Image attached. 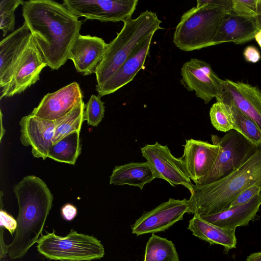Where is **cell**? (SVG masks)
Listing matches in <instances>:
<instances>
[{"label":"cell","mask_w":261,"mask_h":261,"mask_svg":"<svg viewBox=\"0 0 261 261\" xmlns=\"http://www.w3.org/2000/svg\"><path fill=\"white\" fill-rule=\"evenodd\" d=\"M108 44L101 38L80 34L69 51L68 59L83 75L96 73Z\"/></svg>","instance_id":"18"},{"label":"cell","mask_w":261,"mask_h":261,"mask_svg":"<svg viewBox=\"0 0 261 261\" xmlns=\"http://www.w3.org/2000/svg\"><path fill=\"white\" fill-rule=\"evenodd\" d=\"M257 182H261V147L229 174L213 182L194 185L188 213L201 215L227 210L242 192Z\"/></svg>","instance_id":"3"},{"label":"cell","mask_w":261,"mask_h":261,"mask_svg":"<svg viewBox=\"0 0 261 261\" xmlns=\"http://www.w3.org/2000/svg\"><path fill=\"white\" fill-rule=\"evenodd\" d=\"M188 229L194 236L211 244L221 245L227 250L236 246V229L218 227L204 221L198 215H194L189 221Z\"/></svg>","instance_id":"23"},{"label":"cell","mask_w":261,"mask_h":261,"mask_svg":"<svg viewBox=\"0 0 261 261\" xmlns=\"http://www.w3.org/2000/svg\"><path fill=\"white\" fill-rule=\"evenodd\" d=\"M229 107L233 118V129L240 133L255 147H261V129L258 125L237 108Z\"/></svg>","instance_id":"27"},{"label":"cell","mask_w":261,"mask_h":261,"mask_svg":"<svg viewBox=\"0 0 261 261\" xmlns=\"http://www.w3.org/2000/svg\"><path fill=\"white\" fill-rule=\"evenodd\" d=\"M154 178L152 169L147 161L132 162L115 167L110 176V184L128 185L143 190L146 184L151 182Z\"/></svg>","instance_id":"22"},{"label":"cell","mask_w":261,"mask_h":261,"mask_svg":"<svg viewBox=\"0 0 261 261\" xmlns=\"http://www.w3.org/2000/svg\"><path fill=\"white\" fill-rule=\"evenodd\" d=\"M259 28L256 18L226 13L220 21L211 46L225 42L246 43L255 37Z\"/></svg>","instance_id":"20"},{"label":"cell","mask_w":261,"mask_h":261,"mask_svg":"<svg viewBox=\"0 0 261 261\" xmlns=\"http://www.w3.org/2000/svg\"><path fill=\"white\" fill-rule=\"evenodd\" d=\"M254 38L261 48V29L256 34Z\"/></svg>","instance_id":"39"},{"label":"cell","mask_w":261,"mask_h":261,"mask_svg":"<svg viewBox=\"0 0 261 261\" xmlns=\"http://www.w3.org/2000/svg\"><path fill=\"white\" fill-rule=\"evenodd\" d=\"M85 105L83 101L65 116L55 121V130L53 144L75 131H81L85 120Z\"/></svg>","instance_id":"26"},{"label":"cell","mask_w":261,"mask_h":261,"mask_svg":"<svg viewBox=\"0 0 261 261\" xmlns=\"http://www.w3.org/2000/svg\"><path fill=\"white\" fill-rule=\"evenodd\" d=\"M22 16L47 65L58 70L64 65L80 35L82 22L63 4L30 0L22 5Z\"/></svg>","instance_id":"1"},{"label":"cell","mask_w":261,"mask_h":261,"mask_svg":"<svg viewBox=\"0 0 261 261\" xmlns=\"http://www.w3.org/2000/svg\"><path fill=\"white\" fill-rule=\"evenodd\" d=\"M1 261H7V260H1Z\"/></svg>","instance_id":"40"},{"label":"cell","mask_w":261,"mask_h":261,"mask_svg":"<svg viewBox=\"0 0 261 261\" xmlns=\"http://www.w3.org/2000/svg\"><path fill=\"white\" fill-rule=\"evenodd\" d=\"M184 153L180 157L190 179L200 185L213 166L220 146L216 143L190 139L183 145Z\"/></svg>","instance_id":"13"},{"label":"cell","mask_w":261,"mask_h":261,"mask_svg":"<svg viewBox=\"0 0 261 261\" xmlns=\"http://www.w3.org/2000/svg\"><path fill=\"white\" fill-rule=\"evenodd\" d=\"M261 193V182L254 184L242 192L234 200L230 207L246 204Z\"/></svg>","instance_id":"32"},{"label":"cell","mask_w":261,"mask_h":261,"mask_svg":"<svg viewBox=\"0 0 261 261\" xmlns=\"http://www.w3.org/2000/svg\"><path fill=\"white\" fill-rule=\"evenodd\" d=\"M80 133L74 132L53 144L49 149L48 158L74 165L81 151Z\"/></svg>","instance_id":"24"},{"label":"cell","mask_w":261,"mask_h":261,"mask_svg":"<svg viewBox=\"0 0 261 261\" xmlns=\"http://www.w3.org/2000/svg\"><path fill=\"white\" fill-rule=\"evenodd\" d=\"M142 155L150 164L155 178H161L171 186L181 185L190 193L194 185L192 183L180 158L174 156L167 145L155 142L140 148Z\"/></svg>","instance_id":"9"},{"label":"cell","mask_w":261,"mask_h":261,"mask_svg":"<svg viewBox=\"0 0 261 261\" xmlns=\"http://www.w3.org/2000/svg\"><path fill=\"white\" fill-rule=\"evenodd\" d=\"M217 101L237 108L261 129V91L257 87L242 82L224 80L223 94Z\"/></svg>","instance_id":"14"},{"label":"cell","mask_w":261,"mask_h":261,"mask_svg":"<svg viewBox=\"0 0 261 261\" xmlns=\"http://www.w3.org/2000/svg\"><path fill=\"white\" fill-rule=\"evenodd\" d=\"M19 211L17 227L8 254L21 258L36 243L52 207L53 196L46 184L35 175L25 176L13 188Z\"/></svg>","instance_id":"2"},{"label":"cell","mask_w":261,"mask_h":261,"mask_svg":"<svg viewBox=\"0 0 261 261\" xmlns=\"http://www.w3.org/2000/svg\"><path fill=\"white\" fill-rule=\"evenodd\" d=\"M256 18L257 19L259 30L261 29V0L258 1L257 15Z\"/></svg>","instance_id":"38"},{"label":"cell","mask_w":261,"mask_h":261,"mask_svg":"<svg viewBox=\"0 0 261 261\" xmlns=\"http://www.w3.org/2000/svg\"><path fill=\"white\" fill-rule=\"evenodd\" d=\"M227 13L230 12L216 5L214 0H197V6L181 16L173 43L186 51L211 46L218 25Z\"/></svg>","instance_id":"5"},{"label":"cell","mask_w":261,"mask_h":261,"mask_svg":"<svg viewBox=\"0 0 261 261\" xmlns=\"http://www.w3.org/2000/svg\"><path fill=\"white\" fill-rule=\"evenodd\" d=\"M36 248L46 258L61 261H90L100 259L105 255L99 240L73 229L64 237L57 235L54 230L42 235Z\"/></svg>","instance_id":"6"},{"label":"cell","mask_w":261,"mask_h":261,"mask_svg":"<svg viewBox=\"0 0 261 261\" xmlns=\"http://www.w3.org/2000/svg\"><path fill=\"white\" fill-rule=\"evenodd\" d=\"M46 66L43 55L31 36L13 69L9 83L2 88L1 99L24 91L39 80L41 71Z\"/></svg>","instance_id":"11"},{"label":"cell","mask_w":261,"mask_h":261,"mask_svg":"<svg viewBox=\"0 0 261 261\" xmlns=\"http://www.w3.org/2000/svg\"><path fill=\"white\" fill-rule=\"evenodd\" d=\"M21 0H2L0 2V29L5 36L14 30L15 27V11L17 8L22 5Z\"/></svg>","instance_id":"29"},{"label":"cell","mask_w":261,"mask_h":261,"mask_svg":"<svg viewBox=\"0 0 261 261\" xmlns=\"http://www.w3.org/2000/svg\"><path fill=\"white\" fill-rule=\"evenodd\" d=\"M245 60L249 62L256 63L260 59V54L258 49L253 46L246 47L243 53Z\"/></svg>","instance_id":"34"},{"label":"cell","mask_w":261,"mask_h":261,"mask_svg":"<svg viewBox=\"0 0 261 261\" xmlns=\"http://www.w3.org/2000/svg\"><path fill=\"white\" fill-rule=\"evenodd\" d=\"M143 261H179V257L172 241L152 233L146 243Z\"/></svg>","instance_id":"25"},{"label":"cell","mask_w":261,"mask_h":261,"mask_svg":"<svg viewBox=\"0 0 261 261\" xmlns=\"http://www.w3.org/2000/svg\"><path fill=\"white\" fill-rule=\"evenodd\" d=\"M20 140L24 146H31L34 157L45 160L53 145L55 122L41 119L31 114L23 117L19 122Z\"/></svg>","instance_id":"16"},{"label":"cell","mask_w":261,"mask_h":261,"mask_svg":"<svg viewBox=\"0 0 261 261\" xmlns=\"http://www.w3.org/2000/svg\"><path fill=\"white\" fill-rule=\"evenodd\" d=\"M83 98L79 84L73 82L44 95L31 114L41 119L55 121L70 112L83 101Z\"/></svg>","instance_id":"15"},{"label":"cell","mask_w":261,"mask_h":261,"mask_svg":"<svg viewBox=\"0 0 261 261\" xmlns=\"http://www.w3.org/2000/svg\"><path fill=\"white\" fill-rule=\"evenodd\" d=\"M85 120L88 125L97 126L102 121L105 114V106L100 97L91 95L85 105Z\"/></svg>","instance_id":"30"},{"label":"cell","mask_w":261,"mask_h":261,"mask_svg":"<svg viewBox=\"0 0 261 261\" xmlns=\"http://www.w3.org/2000/svg\"><path fill=\"white\" fill-rule=\"evenodd\" d=\"M258 0H231V13L248 18L257 15Z\"/></svg>","instance_id":"31"},{"label":"cell","mask_w":261,"mask_h":261,"mask_svg":"<svg viewBox=\"0 0 261 261\" xmlns=\"http://www.w3.org/2000/svg\"><path fill=\"white\" fill-rule=\"evenodd\" d=\"M210 117L212 125L218 130L227 133L233 128V118L230 107L221 101L211 107Z\"/></svg>","instance_id":"28"},{"label":"cell","mask_w":261,"mask_h":261,"mask_svg":"<svg viewBox=\"0 0 261 261\" xmlns=\"http://www.w3.org/2000/svg\"><path fill=\"white\" fill-rule=\"evenodd\" d=\"M161 22L156 13L148 10L135 19L123 22L121 31L108 43L97 69L96 87L108 80L141 42L162 29Z\"/></svg>","instance_id":"4"},{"label":"cell","mask_w":261,"mask_h":261,"mask_svg":"<svg viewBox=\"0 0 261 261\" xmlns=\"http://www.w3.org/2000/svg\"><path fill=\"white\" fill-rule=\"evenodd\" d=\"M153 35H150L141 42L110 78L101 86L96 87L98 96L101 97L117 91L133 81L138 72L144 68Z\"/></svg>","instance_id":"17"},{"label":"cell","mask_w":261,"mask_h":261,"mask_svg":"<svg viewBox=\"0 0 261 261\" xmlns=\"http://www.w3.org/2000/svg\"><path fill=\"white\" fill-rule=\"evenodd\" d=\"M32 36L27 24L12 32L0 42V87L9 83L13 69Z\"/></svg>","instance_id":"19"},{"label":"cell","mask_w":261,"mask_h":261,"mask_svg":"<svg viewBox=\"0 0 261 261\" xmlns=\"http://www.w3.org/2000/svg\"><path fill=\"white\" fill-rule=\"evenodd\" d=\"M138 0H64L73 14L101 22H125L132 18Z\"/></svg>","instance_id":"8"},{"label":"cell","mask_w":261,"mask_h":261,"mask_svg":"<svg viewBox=\"0 0 261 261\" xmlns=\"http://www.w3.org/2000/svg\"><path fill=\"white\" fill-rule=\"evenodd\" d=\"M62 261H66V260H62Z\"/></svg>","instance_id":"41"},{"label":"cell","mask_w":261,"mask_h":261,"mask_svg":"<svg viewBox=\"0 0 261 261\" xmlns=\"http://www.w3.org/2000/svg\"><path fill=\"white\" fill-rule=\"evenodd\" d=\"M1 250H0V257L1 258L5 257L9 251V245H6L4 241L3 234L4 229L3 227H1Z\"/></svg>","instance_id":"36"},{"label":"cell","mask_w":261,"mask_h":261,"mask_svg":"<svg viewBox=\"0 0 261 261\" xmlns=\"http://www.w3.org/2000/svg\"><path fill=\"white\" fill-rule=\"evenodd\" d=\"M211 140L220 146L219 153L211 170L198 185L213 182L229 174L248 160L258 148L234 129L221 137L212 135Z\"/></svg>","instance_id":"7"},{"label":"cell","mask_w":261,"mask_h":261,"mask_svg":"<svg viewBox=\"0 0 261 261\" xmlns=\"http://www.w3.org/2000/svg\"><path fill=\"white\" fill-rule=\"evenodd\" d=\"M189 210V203L187 199L170 198L151 211L144 212L132 225V233L139 236L165 231L182 220Z\"/></svg>","instance_id":"12"},{"label":"cell","mask_w":261,"mask_h":261,"mask_svg":"<svg viewBox=\"0 0 261 261\" xmlns=\"http://www.w3.org/2000/svg\"><path fill=\"white\" fill-rule=\"evenodd\" d=\"M261 206V193L249 202L230 207L222 212L199 215L204 221L224 228L236 229L246 226L256 216Z\"/></svg>","instance_id":"21"},{"label":"cell","mask_w":261,"mask_h":261,"mask_svg":"<svg viewBox=\"0 0 261 261\" xmlns=\"http://www.w3.org/2000/svg\"><path fill=\"white\" fill-rule=\"evenodd\" d=\"M245 261H261V252L251 254L247 257Z\"/></svg>","instance_id":"37"},{"label":"cell","mask_w":261,"mask_h":261,"mask_svg":"<svg viewBox=\"0 0 261 261\" xmlns=\"http://www.w3.org/2000/svg\"><path fill=\"white\" fill-rule=\"evenodd\" d=\"M181 83L190 91H194L197 97L205 103L213 98L219 99L223 92L224 80L221 79L208 63L191 59L181 68Z\"/></svg>","instance_id":"10"},{"label":"cell","mask_w":261,"mask_h":261,"mask_svg":"<svg viewBox=\"0 0 261 261\" xmlns=\"http://www.w3.org/2000/svg\"><path fill=\"white\" fill-rule=\"evenodd\" d=\"M0 225L1 227L7 229L12 235L16 230L17 221L6 211L1 210L0 211Z\"/></svg>","instance_id":"33"},{"label":"cell","mask_w":261,"mask_h":261,"mask_svg":"<svg viewBox=\"0 0 261 261\" xmlns=\"http://www.w3.org/2000/svg\"><path fill=\"white\" fill-rule=\"evenodd\" d=\"M63 218L67 221L72 220L77 215V209L73 205L67 203L65 204L61 209Z\"/></svg>","instance_id":"35"}]
</instances>
